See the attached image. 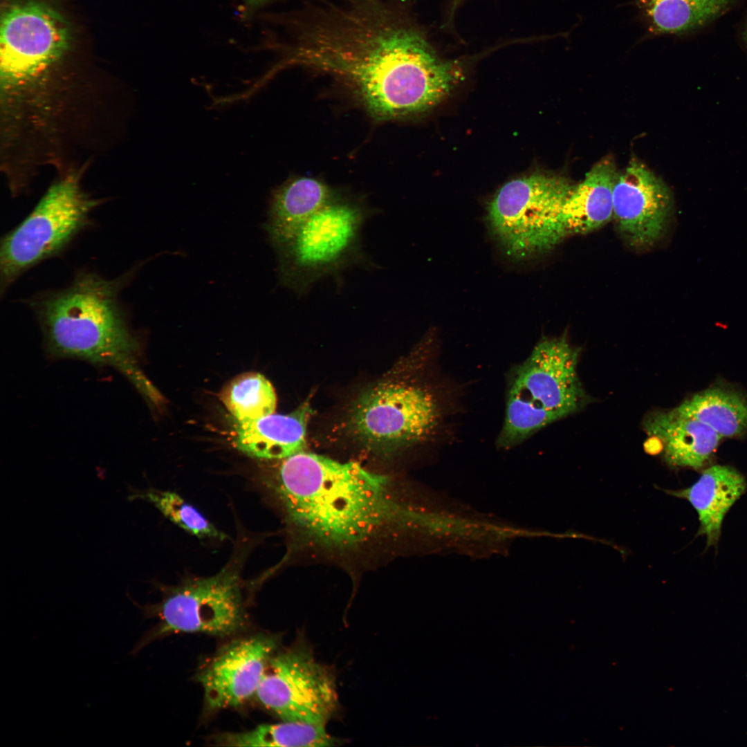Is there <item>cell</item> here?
<instances>
[{
  "mask_svg": "<svg viewBox=\"0 0 747 747\" xmlns=\"http://www.w3.org/2000/svg\"><path fill=\"white\" fill-rule=\"evenodd\" d=\"M293 64L341 78L380 120L425 111L463 77L393 0H315L294 23Z\"/></svg>",
  "mask_w": 747,
  "mask_h": 747,
  "instance_id": "obj_1",
  "label": "cell"
},
{
  "mask_svg": "<svg viewBox=\"0 0 747 747\" xmlns=\"http://www.w3.org/2000/svg\"><path fill=\"white\" fill-rule=\"evenodd\" d=\"M282 462L273 488L287 520L306 542L326 549L360 548L409 516L387 478L356 462L303 450Z\"/></svg>",
  "mask_w": 747,
  "mask_h": 747,
  "instance_id": "obj_2",
  "label": "cell"
},
{
  "mask_svg": "<svg viewBox=\"0 0 747 747\" xmlns=\"http://www.w3.org/2000/svg\"><path fill=\"white\" fill-rule=\"evenodd\" d=\"M131 272L111 279L79 271L66 288L37 294L28 305L50 356L113 367L156 402L158 394L139 367V337L120 299Z\"/></svg>",
  "mask_w": 747,
  "mask_h": 747,
  "instance_id": "obj_3",
  "label": "cell"
},
{
  "mask_svg": "<svg viewBox=\"0 0 747 747\" xmlns=\"http://www.w3.org/2000/svg\"><path fill=\"white\" fill-rule=\"evenodd\" d=\"M422 376L381 382L360 395L347 420L351 436L380 452L438 441L454 406L439 377Z\"/></svg>",
  "mask_w": 747,
  "mask_h": 747,
  "instance_id": "obj_4",
  "label": "cell"
},
{
  "mask_svg": "<svg viewBox=\"0 0 747 747\" xmlns=\"http://www.w3.org/2000/svg\"><path fill=\"white\" fill-rule=\"evenodd\" d=\"M99 203L73 174L52 184L31 212L1 238V295L28 270L64 252L91 225Z\"/></svg>",
  "mask_w": 747,
  "mask_h": 747,
  "instance_id": "obj_5",
  "label": "cell"
},
{
  "mask_svg": "<svg viewBox=\"0 0 747 747\" xmlns=\"http://www.w3.org/2000/svg\"><path fill=\"white\" fill-rule=\"evenodd\" d=\"M572 187L563 177L535 173L506 183L495 193L486 220L508 256L527 259L566 237L562 210Z\"/></svg>",
  "mask_w": 747,
  "mask_h": 747,
  "instance_id": "obj_6",
  "label": "cell"
},
{
  "mask_svg": "<svg viewBox=\"0 0 747 747\" xmlns=\"http://www.w3.org/2000/svg\"><path fill=\"white\" fill-rule=\"evenodd\" d=\"M367 211L335 195L292 237L274 246L282 282L297 293L361 259Z\"/></svg>",
  "mask_w": 747,
  "mask_h": 747,
  "instance_id": "obj_7",
  "label": "cell"
},
{
  "mask_svg": "<svg viewBox=\"0 0 747 747\" xmlns=\"http://www.w3.org/2000/svg\"><path fill=\"white\" fill-rule=\"evenodd\" d=\"M140 608L159 622L138 642L135 655L152 640L172 633L225 636L241 629L246 614L238 570L226 566L215 575L188 580L169 591L162 602Z\"/></svg>",
  "mask_w": 747,
  "mask_h": 747,
  "instance_id": "obj_8",
  "label": "cell"
},
{
  "mask_svg": "<svg viewBox=\"0 0 747 747\" xmlns=\"http://www.w3.org/2000/svg\"><path fill=\"white\" fill-rule=\"evenodd\" d=\"M66 19L38 1L12 3L1 15L0 76L2 89L17 92L29 85L68 48Z\"/></svg>",
  "mask_w": 747,
  "mask_h": 747,
  "instance_id": "obj_9",
  "label": "cell"
},
{
  "mask_svg": "<svg viewBox=\"0 0 747 747\" xmlns=\"http://www.w3.org/2000/svg\"><path fill=\"white\" fill-rule=\"evenodd\" d=\"M255 697L282 721L323 726L338 706L334 675L303 642L273 655Z\"/></svg>",
  "mask_w": 747,
  "mask_h": 747,
  "instance_id": "obj_10",
  "label": "cell"
},
{
  "mask_svg": "<svg viewBox=\"0 0 747 747\" xmlns=\"http://www.w3.org/2000/svg\"><path fill=\"white\" fill-rule=\"evenodd\" d=\"M278 638L258 634L233 641L218 652L199 674L207 707H236L255 696Z\"/></svg>",
  "mask_w": 747,
  "mask_h": 747,
  "instance_id": "obj_11",
  "label": "cell"
},
{
  "mask_svg": "<svg viewBox=\"0 0 747 747\" xmlns=\"http://www.w3.org/2000/svg\"><path fill=\"white\" fill-rule=\"evenodd\" d=\"M671 209L669 188L642 164L631 163L618 174L613 190V218L631 246L648 248L658 241Z\"/></svg>",
  "mask_w": 747,
  "mask_h": 747,
  "instance_id": "obj_12",
  "label": "cell"
},
{
  "mask_svg": "<svg viewBox=\"0 0 747 747\" xmlns=\"http://www.w3.org/2000/svg\"><path fill=\"white\" fill-rule=\"evenodd\" d=\"M644 426L663 443L665 461L674 466L701 468L715 452L721 437L701 421L679 413L656 412Z\"/></svg>",
  "mask_w": 747,
  "mask_h": 747,
  "instance_id": "obj_13",
  "label": "cell"
},
{
  "mask_svg": "<svg viewBox=\"0 0 747 747\" xmlns=\"http://www.w3.org/2000/svg\"><path fill=\"white\" fill-rule=\"evenodd\" d=\"M746 487L745 479L737 470L728 465H715L705 470L689 488L663 491L685 499L692 504L700 522L698 535H705L708 546H710L718 542L726 513L744 492Z\"/></svg>",
  "mask_w": 747,
  "mask_h": 747,
  "instance_id": "obj_14",
  "label": "cell"
},
{
  "mask_svg": "<svg viewBox=\"0 0 747 747\" xmlns=\"http://www.w3.org/2000/svg\"><path fill=\"white\" fill-rule=\"evenodd\" d=\"M308 405L287 414H271L254 421L237 423L234 445L242 452L261 459H284L306 445Z\"/></svg>",
  "mask_w": 747,
  "mask_h": 747,
  "instance_id": "obj_15",
  "label": "cell"
},
{
  "mask_svg": "<svg viewBox=\"0 0 747 747\" xmlns=\"http://www.w3.org/2000/svg\"><path fill=\"white\" fill-rule=\"evenodd\" d=\"M617 176L613 161L603 160L580 183L572 187L562 210L566 237L593 232L613 217V190Z\"/></svg>",
  "mask_w": 747,
  "mask_h": 747,
  "instance_id": "obj_16",
  "label": "cell"
},
{
  "mask_svg": "<svg viewBox=\"0 0 747 747\" xmlns=\"http://www.w3.org/2000/svg\"><path fill=\"white\" fill-rule=\"evenodd\" d=\"M334 196L326 183L312 177L293 178L275 189L266 223L273 246L292 237Z\"/></svg>",
  "mask_w": 747,
  "mask_h": 747,
  "instance_id": "obj_17",
  "label": "cell"
},
{
  "mask_svg": "<svg viewBox=\"0 0 747 747\" xmlns=\"http://www.w3.org/2000/svg\"><path fill=\"white\" fill-rule=\"evenodd\" d=\"M737 0H636L653 35H681L705 25Z\"/></svg>",
  "mask_w": 747,
  "mask_h": 747,
  "instance_id": "obj_18",
  "label": "cell"
},
{
  "mask_svg": "<svg viewBox=\"0 0 747 747\" xmlns=\"http://www.w3.org/2000/svg\"><path fill=\"white\" fill-rule=\"evenodd\" d=\"M675 409L707 425L721 438L739 436L747 432V400L735 391L708 388Z\"/></svg>",
  "mask_w": 747,
  "mask_h": 747,
  "instance_id": "obj_19",
  "label": "cell"
},
{
  "mask_svg": "<svg viewBox=\"0 0 747 747\" xmlns=\"http://www.w3.org/2000/svg\"><path fill=\"white\" fill-rule=\"evenodd\" d=\"M214 741L222 746L244 747H322L340 742L328 734L325 726L291 721L261 724L240 732L222 733Z\"/></svg>",
  "mask_w": 747,
  "mask_h": 747,
  "instance_id": "obj_20",
  "label": "cell"
},
{
  "mask_svg": "<svg viewBox=\"0 0 747 747\" xmlns=\"http://www.w3.org/2000/svg\"><path fill=\"white\" fill-rule=\"evenodd\" d=\"M220 399L237 423L254 421L275 412L277 397L270 381L257 372L243 373L229 381Z\"/></svg>",
  "mask_w": 747,
  "mask_h": 747,
  "instance_id": "obj_21",
  "label": "cell"
},
{
  "mask_svg": "<svg viewBox=\"0 0 747 747\" xmlns=\"http://www.w3.org/2000/svg\"><path fill=\"white\" fill-rule=\"evenodd\" d=\"M129 499H142L149 501L172 522L199 538L220 540L228 538L196 508L176 492L151 489L133 492Z\"/></svg>",
  "mask_w": 747,
  "mask_h": 747,
  "instance_id": "obj_22",
  "label": "cell"
},
{
  "mask_svg": "<svg viewBox=\"0 0 747 747\" xmlns=\"http://www.w3.org/2000/svg\"><path fill=\"white\" fill-rule=\"evenodd\" d=\"M270 0H244L245 3L250 7H256L265 3Z\"/></svg>",
  "mask_w": 747,
  "mask_h": 747,
  "instance_id": "obj_23",
  "label": "cell"
},
{
  "mask_svg": "<svg viewBox=\"0 0 747 747\" xmlns=\"http://www.w3.org/2000/svg\"><path fill=\"white\" fill-rule=\"evenodd\" d=\"M746 40H747V30H746Z\"/></svg>",
  "mask_w": 747,
  "mask_h": 747,
  "instance_id": "obj_24",
  "label": "cell"
}]
</instances>
